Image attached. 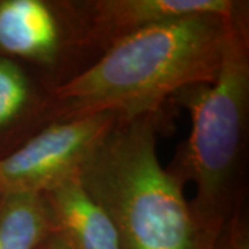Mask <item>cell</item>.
<instances>
[{
  "instance_id": "9",
  "label": "cell",
  "mask_w": 249,
  "mask_h": 249,
  "mask_svg": "<svg viewBox=\"0 0 249 249\" xmlns=\"http://www.w3.org/2000/svg\"><path fill=\"white\" fill-rule=\"evenodd\" d=\"M52 234L42 196H0V249H39Z\"/></svg>"
},
{
  "instance_id": "10",
  "label": "cell",
  "mask_w": 249,
  "mask_h": 249,
  "mask_svg": "<svg viewBox=\"0 0 249 249\" xmlns=\"http://www.w3.org/2000/svg\"><path fill=\"white\" fill-rule=\"evenodd\" d=\"M39 249H70L67 247V244L55 234H52L47 240L40 245Z\"/></svg>"
},
{
  "instance_id": "6",
  "label": "cell",
  "mask_w": 249,
  "mask_h": 249,
  "mask_svg": "<svg viewBox=\"0 0 249 249\" xmlns=\"http://www.w3.org/2000/svg\"><path fill=\"white\" fill-rule=\"evenodd\" d=\"M96 62L111 47L145 28L173 18L209 14L231 18L249 10L242 0H75Z\"/></svg>"
},
{
  "instance_id": "1",
  "label": "cell",
  "mask_w": 249,
  "mask_h": 249,
  "mask_svg": "<svg viewBox=\"0 0 249 249\" xmlns=\"http://www.w3.org/2000/svg\"><path fill=\"white\" fill-rule=\"evenodd\" d=\"M229 19L173 18L121 40L54 90L57 121L114 112L121 121L151 116L166 127V107L180 90L216 79Z\"/></svg>"
},
{
  "instance_id": "2",
  "label": "cell",
  "mask_w": 249,
  "mask_h": 249,
  "mask_svg": "<svg viewBox=\"0 0 249 249\" xmlns=\"http://www.w3.org/2000/svg\"><path fill=\"white\" fill-rule=\"evenodd\" d=\"M151 116L118 121L80 170L83 187L112 220L119 249H226L230 224L217 231L198 219L184 184L162 166Z\"/></svg>"
},
{
  "instance_id": "7",
  "label": "cell",
  "mask_w": 249,
  "mask_h": 249,
  "mask_svg": "<svg viewBox=\"0 0 249 249\" xmlns=\"http://www.w3.org/2000/svg\"><path fill=\"white\" fill-rule=\"evenodd\" d=\"M54 122L53 91L27 67L0 55V160Z\"/></svg>"
},
{
  "instance_id": "3",
  "label": "cell",
  "mask_w": 249,
  "mask_h": 249,
  "mask_svg": "<svg viewBox=\"0 0 249 249\" xmlns=\"http://www.w3.org/2000/svg\"><path fill=\"white\" fill-rule=\"evenodd\" d=\"M172 106L188 109L191 133L166 169L184 186L194 184L193 212L223 231L247 213L249 10L227 21L216 79L180 90Z\"/></svg>"
},
{
  "instance_id": "4",
  "label": "cell",
  "mask_w": 249,
  "mask_h": 249,
  "mask_svg": "<svg viewBox=\"0 0 249 249\" xmlns=\"http://www.w3.org/2000/svg\"><path fill=\"white\" fill-rule=\"evenodd\" d=\"M0 55L52 91L96 64L75 0H0Z\"/></svg>"
},
{
  "instance_id": "8",
  "label": "cell",
  "mask_w": 249,
  "mask_h": 249,
  "mask_svg": "<svg viewBox=\"0 0 249 249\" xmlns=\"http://www.w3.org/2000/svg\"><path fill=\"white\" fill-rule=\"evenodd\" d=\"M53 234L70 249H119L118 232L107 212L86 191L78 178L40 194Z\"/></svg>"
},
{
  "instance_id": "5",
  "label": "cell",
  "mask_w": 249,
  "mask_h": 249,
  "mask_svg": "<svg viewBox=\"0 0 249 249\" xmlns=\"http://www.w3.org/2000/svg\"><path fill=\"white\" fill-rule=\"evenodd\" d=\"M119 121L114 112L78 116L49 124L0 160V196L43 194L78 178L86 160Z\"/></svg>"
}]
</instances>
